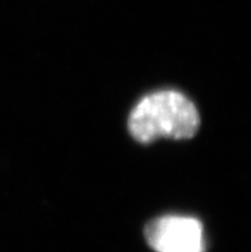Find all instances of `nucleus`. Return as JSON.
<instances>
[{
	"instance_id": "nucleus-1",
	"label": "nucleus",
	"mask_w": 251,
	"mask_h": 252,
	"mask_svg": "<svg viewBox=\"0 0 251 252\" xmlns=\"http://www.w3.org/2000/svg\"><path fill=\"white\" fill-rule=\"evenodd\" d=\"M200 117L191 100L177 91H159L143 97L132 110L128 128L139 142L156 138H191L199 129Z\"/></svg>"
},
{
	"instance_id": "nucleus-2",
	"label": "nucleus",
	"mask_w": 251,
	"mask_h": 252,
	"mask_svg": "<svg viewBox=\"0 0 251 252\" xmlns=\"http://www.w3.org/2000/svg\"><path fill=\"white\" fill-rule=\"evenodd\" d=\"M145 237L156 252H204L203 227L194 218H158L147 224Z\"/></svg>"
}]
</instances>
